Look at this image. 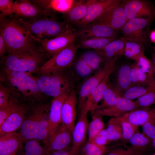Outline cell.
<instances>
[{"instance_id":"cell-1","label":"cell","mask_w":155,"mask_h":155,"mask_svg":"<svg viewBox=\"0 0 155 155\" xmlns=\"http://www.w3.org/2000/svg\"><path fill=\"white\" fill-rule=\"evenodd\" d=\"M51 58L37 43L7 53L1 59L0 63L2 67L10 70L32 74Z\"/></svg>"},{"instance_id":"cell-2","label":"cell","mask_w":155,"mask_h":155,"mask_svg":"<svg viewBox=\"0 0 155 155\" xmlns=\"http://www.w3.org/2000/svg\"><path fill=\"white\" fill-rule=\"evenodd\" d=\"M34 76L40 91L44 95L53 98L69 93L75 89L78 80L73 71L65 70L36 74Z\"/></svg>"},{"instance_id":"cell-3","label":"cell","mask_w":155,"mask_h":155,"mask_svg":"<svg viewBox=\"0 0 155 155\" xmlns=\"http://www.w3.org/2000/svg\"><path fill=\"white\" fill-rule=\"evenodd\" d=\"M0 32L6 44L7 53L37 43L22 25L19 16L14 14L0 19Z\"/></svg>"},{"instance_id":"cell-4","label":"cell","mask_w":155,"mask_h":155,"mask_svg":"<svg viewBox=\"0 0 155 155\" xmlns=\"http://www.w3.org/2000/svg\"><path fill=\"white\" fill-rule=\"evenodd\" d=\"M0 81L24 99L42 102L44 95L40 91L32 74L11 71L2 67Z\"/></svg>"},{"instance_id":"cell-5","label":"cell","mask_w":155,"mask_h":155,"mask_svg":"<svg viewBox=\"0 0 155 155\" xmlns=\"http://www.w3.org/2000/svg\"><path fill=\"white\" fill-rule=\"evenodd\" d=\"M19 17L22 25L36 42L55 38L72 27L65 21H59L49 17H44L33 20Z\"/></svg>"},{"instance_id":"cell-6","label":"cell","mask_w":155,"mask_h":155,"mask_svg":"<svg viewBox=\"0 0 155 155\" xmlns=\"http://www.w3.org/2000/svg\"><path fill=\"white\" fill-rule=\"evenodd\" d=\"M80 47L75 42L54 55L33 74L55 72L69 69L72 66L76 53Z\"/></svg>"},{"instance_id":"cell-7","label":"cell","mask_w":155,"mask_h":155,"mask_svg":"<svg viewBox=\"0 0 155 155\" xmlns=\"http://www.w3.org/2000/svg\"><path fill=\"white\" fill-rule=\"evenodd\" d=\"M50 106L42 102L31 107L18 133L24 142L36 139L40 121L44 116L49 113Z\"/></svg>"},{"instance_id":"cell-8","label":"cell","mask_w":155,"mask_h":155,"mask_svg":"<svg viewBox=\"0 0 155 155\" xmlns=\"http://www.w3.org/2000/svg\"><path fill=\"white\" fill-rule=\"evenodd\" d=\"M119 58L117 57L107 60L103 67L81 84L78 91V108L79 112L90 92L100 84L110 71L115 67L117 61Z\"/></svg>"},{"instance_id":"cell-9","label":"cell","mask_w":155,"mask_h":155,"mask_svg":"<svg viewBox=\"0 0 155 155\" xmlns=\"http://www.w3.org/2000/svg\"><path fill=\"white\" fill-rule=\"evenodd\" d=\"M154 18L128 20L121 30L123 37L127 41L136 43L144 47L148 40L150 25Z\"/></svg>"},{"instance_id":"cell-10","label":"cell","mask_w":155,"mask_h":155,"mask_svg":"<svg viewBox=\"0 0 155 155\" xmlns=\"http://www.w3.org/2000/svg\"><path fill=\"white\" fill-rule=\"evenodd\" d=\"M78 38L77 31L72 27L55 38L37 41L39 45L51 57L64 49Z\"/></svg>"},{"instance_id":"cell-11","label":"cell","mask_w":155,"mask_h":155,"mask_svg":"<svg viewBox=\"0 0 155 155\" xmlns=\"http://www.w3.org/2000/svg\"><path fill=\"white\" fill-rule=\"evenodd\" d=\"M121 1L90 24L108 26L116 30H121L128 21Z\"/></svg>"},{"instance_id":"cell-12","label":"cell","mask_w":155,"mask_h":155,"mask_svg":"<svg viewBox=\"0 0 155 155\" xmlns=\"http://www.w3.org/2000/svg\"><path fill=\"white\" fill-rule=\"evenodd\" d=\"M128 21L135 18H154L155 9L149 1L143 0H122Z\"/></svg>"},{"instance_id":"cell-13","label":"cell","mask_w":155,"mask_h":155,"mask_svg":"<svg viewBox=\"0 0 155 155\" xmlns=\"http://www.w3.org/2000/svg\"><path fill=\"white\" fill-rule=\"evenodd\" d=\"M121 0H87V11L85 17L76 26L79 28L89 24L109 9L121 3Z\"/></svg>"},{"instance_id":"cell-14","label":"cell","mask_w":155,"mask_h":155,"mask_svg":"<svg viewBox=\"0 0 155 155\" xmlns=\"http://www.w3.org/2000/svg\"><path fill=\"white\" fill-rule=\"evenodd\" d=\"M89 111L84 105L80 111L76 123L72 132L73 142L71 150L77 155L81 148L86 142L89 123L87 115Z\"/></svg>"},{"instance_id":"cell-15","label":"cell","mask_w":155,"mask_h":155,"mask_svg":"<svg viewBox=\"0 0 155 155\" xmlns=\"http://www.w3.org/2000/svg\"><path fill=\"white\" fill-rule=\"evenodd\" d=\"M73 142L72 133L61 123L45 144L48 152L71 148Z\"/></svg>"},{"instance_id":"cell-16","label":"cell","mask_w":155,"mask_h":155,"mask_svg":"<svg viewBox=\"0 0 155 155\" xmlns=\"http://www.w3.org/2000/svg\"><path fill=\"white\" fill-rule=\"evenodd\" d=\"M32 3L41 9L45 17L55 18L56 12L67 13L70 9L75 0H32Z\"/></svg>"},{"instance_id":"cell-17","label":"cell","mask_w":155,"mask_h":155,"mask_svg":"<svg viewBox=\"0 0 155 155\" xmlns=\"http://www.w3.org/2000/svg\"><path fill=\"white\" fill-rule=\"evenodd\" d=\"M78 100L75 89L68 95L63 104L61 110L62 123L72 133L75 125Z\"/></svg>"},{"instance_id":"cell-18","label":"cell","mask_w":155,"mask_h":155,"mask_svg":"<svg viewBox=\"0 0 155 155\" xmlns=\"http://www.w3.org/2000/svg\"><path fill=\"white\" fill-rule=\"evenodd\" d=\"M135 101L120 96L114 105L105 108L97 109L92 112V115L119 117L129 112L137 109Z\"/></svg>"},{"instance_id":"cell-19","label":"cell","mask_w":155,"mask_h":155,"mask_svg":"<svg viewBox=\"0 0 155 155\" xmlns=\"http://www.w3.org/2000/svg\"><path fill=\"white\" fill-rule=\"evenodd\" d=\"M24 142L19 133L15 131L0 135V155H16L22 150Z\"/></svg>"},{"instance_id":"cell-20","label":"cell","mask_w":155,"mask_h":155,"mask_svg":"<svg viewBox=\"0 0 155 155\" xmlns=\"http://www.w3.org/2000/svg\"><path fill=\"white\" fill-rule=\"evenodd\" d=\"M77 33L78 38H86L91 37L117 38V30L108 26L90 24L80 28Z\"/></svg>"},{"instance_id":"cell-21","label":"cell","mask_w":155,"mask_h":155,"mask_svg":"<svg viewBox=\"0 0 155 155\" xmlns=\"http://www.w3.org/2000/svg\"><path fill=\"white\" fill-rule=\"evenodd\" d=\"M13 13L28 20L45 17L44 11L30 0H17L14 1Z\"/></svg>"},{"instance_id":"cell-22","label":"cell","mask_w":155,"mask_h":155,"mask_svg":"<svg viewBox=\"0 0 155 155\" xmlns=\"http://www.w3.org/2000/svg\"><path fill=\"white\" fill-rule=\"evenodd\" d=\"M31 107L25 104L20 110L6 118L0 125V135L15 132L20 128Z\"/></svg>"},{"instance_id":"cell-23","label":"cell","mask_w":155,"mask_h":155,"mask_svg":"<svg viewBox=\"0 0 155 155\" xmlns=\"http://www.w3.org/2000/svg\"><path fill=\"white\" fill-rule=\"evenodd\" d=\"M69 94H64L53 98L52 100L49 112L50 132L49 138L62 123V106L64 100Z\"/></svg>"},{"instance_id":"cell-24","label":"cell","mask_w":155,"mask_h":155,"mask_svg":"<svg viewBox=\"0 0 155 155\" xmlns=\"http://www.w3.org/2000/svg\"><path fill=\"white\" fill-rule=\"evenodd\" d=\"M132 124L138 126L150 121H155V108L148 107L139 108L121 116Z\"/></svg>"},{"instance_id":"cell-25","label":"cell","mask_w":155,"mask_h":155,"mask_svg":"<svg viewBox=\"0 0 155 155\" xmlns=\"http://www.w3.org/2000/svg\"><path fill=\"white\" fill-rule=\"evenodd\" d=\"M115 68L110 71L100 84L92 91L87 97L84 105L89 111L92 113L94 111L98 105V103L102 99L104 92L109 84V77Z\"/></svg>"},{"instance_id":"cell-26","label":"cell","mask_w":155,"mask_h":155,"mask_svg":"<svg viewBox=\"0 0 155 155\" xmlns=\"http://www.w3.org/2000/svg\"><path fill=\"white\" fill-rule=\"evenodd\" d=\"M131 65L124 64L118 69L114 89L120 96L127 90L133 86L130 75Z\"/></svg>"},{"instance_id":"cell-27","label":"cell","mask_w":155,"mask_h":155,"mask_svg":"<svg viewBox=\"0 0 155 155\" xmlns=\"http://www.w3.org/2000/svg\"><path fill=\"white\" fill-rule=\"evenodd\" d=\"M88 7L87 0H75L69 10L63 14L65 22L70 25H76L85 17Z\"/></svg>"},{"instance_id":"cell-28","label":"cell","mask_w":155,"mask_h":155,"mask_svg":"<svg viewBox=\"0 0 155 155\" xmlns=\"http://www.w3.org/2000/svg\"><path fill=\"white\" fill-rule=\"evenodd\" d=\"M126 41L123 37L117 38L103 49L94 51L107 61L117 57H120L124 55Z\"/></svg>"},{"instance_id":"cell-29","label":"cell","mask_w":155,"mask_h":155,"mask_svg":"<svg viewBox=\"0 0 155 155\" xmlns=\"http://www.w3.org/2000/svg\"><path fill=\"white\" fill-rule=\"evenodd\" d=\"M152 140L139 131L135 133L130 139L129 142L133 155H142L151 146Z\"/></svg>"},{"instance_id":"cell-30","label":"cell","mask_w":155,"mask_h":155,"mask_svg":"<svg viewBox=\"0 0 155 155\" xmlns=\"http://www.w3.org/2000/svg\"><path fill=\"white\" fill-rule=\"evenodd\" d=\"M105 131L109 143L121 140L122 130L121 117L111 118L108 122Z\"/></svg>"},{"instance_id":"cell-31","label":"cell","mask_w":155,"mask_h":155,"mask_svg":"<svg viewBox=\"0 0 155 155\" xmlns=\"http://www.w3.org/2000/svg\"><path fill=\"white\" fill-rule=\"evenodd\" d=\"M116 39V38L104 37H91L81 39L78 44L80 47L84 49H92L95 50H100Z\"/></svg>"},{"instance_id":"cell-32","label":"cell","mask_w":155,"mask_h":155,"mask_svg":"<svg viewBox=\"0 0 155 155\" xmlns=\"http://www.w3.org/2000/svg\"><path fill=\"white\" fill-rule=\"evenodd\" d=\"M130 73L133 86H148L155 80L143 72L135 63L131 65Z\"/></svg>"},{"instance_id":"cell-33","label":"cell","mask_w":155,"mask_h":155,"mask_svg":"<svg viewBox=\"0 0 155 155\" xmlns=\"http://www.w3.org/2000/svg\"><path fill=\"white\" fill-rule=\"evenodd\" d=\"M18 155H48V152L40 145L39 141L35 139L28 140Z\"/></svg>"},{"instance_id":"cell-34","label":"cell","mask_w":155,"mask_h":155,"mask_svg":"<svg viewBox=\"0 0 155 155\" xmlns=\"http://www.w3.org/2000/svg\"><path fill=\"white\" fill-rule=\"evenodd\" d=\"M11 92L12 97L8 105L0 109V125L9 116L20 110L25 104L20 101V96Z\"/></svg>"},{"instance_id":"cell-35","label":"cell","mask_w":155,"mask_h":155,"mask_svg":"<svg viewBox=\"0 0 155 155\" xmlns=\"http://www.w3.org/2000/svg\"><path fill=\"white\" fill-rule=\"evenodd\" d=\"M155 87V80L148 86H132L123 93L120 96L133 100L141 97Z\"/></svg>"},{"instance_id":"cell-36","label":"cell","mask_w":155,"mask_h":155,"mask_svg":"<svg viewBox=\"0 0 155 155\" xmlns=\"http://www.w3.org/2000/svg\"><path fill=\"white\" fill-rule=\"evenodd\" d=\"M80 56L92 69L94 71H96L100 68L103 63L107 61L97 52L88 51L84 53Z\"/></svg>"},{"instance_id":"cell-37","label":"cell","mask_w":155,"mask_h":155,"mask_svg":"<svg viewBox=\"0 0 155 155\" xmlns=\"http://www.w3.org/2000/svg\"><path fill=\"white\" fill-rule=\"evenodd\" d=\"M120 96L113 86L109 84L103 94L102 102L100 105L98 106L96 110L105 108L114 105Z\"/></svg>"},{"instance_id":"cell-38","label":"cell","mask_w":155,"mask_h":155,"mask_svg":"<svg viewBox=\"0 0 155 155\" xmlns=\"http://www.w3.org/2000/svg\"><path fill=\"white\" fill-rule=\"evenodd\" d=\"M73 68L74 71H72L78 79L87 78L94 72L80 56L75 63Z\"/></svg>"},{"instance_id":"cell-39","label":"cell","mask_w":155,"mask_h":155,"mask_svg":"<svg viewBox=\"0 0 155 155\" xmlns=\"http://www.w3.org/2000/svg\"><path fill=\"white\" fill-rule=\"evenodd\" d=\"M144 47L138 44L133 42L126 41L124 55L126 57L135 61L144 54Z\"/></svg>"},{"instance_id":"cell-40","label":"cell","mask_w":155,"mask_h":155,"mask_svg":"<svg viewBox=\"0 0 155 155\" xmlns=\"http://www.w3.org/2000/svg\"><path fill=\"white\" fill-rule=\"evenodd\" d=\"M107 150L106 147L98 146L88 140L81 147L77 155H104Z\"/></svg>"},{"instance_id":"cell-41","label":"cell","mask_w":155,"mask_h":155,"mask_svg":"<svg viewBox=\"0 0 155 155\" xmlns=\"http://www.w3.org/2000/svg\"><path fill=\"white\" fill-rule=\"evenodd\" d=\"M104 126L102 117L92 115V121L88 125V140H91L96 134L104 128Z\"/></svg>"},{"instance_id":"cell-42","label":"cell","mask_w":155,"mask_h":155,"mask_svg":"<svg viewBox=\"0 0 155 155\" xmlns=\"http://www.w3.org/2000/svg\"><path fill=\"white\" fill-rule=\"evenodd\" d=\"M121 118L122 130L121 140L124 143H129L131 138L135 133L139 131L138 126L132 124L122 116Z\"/></svg>"},{"instance_id":"cell-43","label":"cell","mask_w":155,"mask_h":155,"mask_svg":"<svg viewBox=\"0 0 155 155\" xmlns=\"http://www.w3.org/2000/svg\"><path fill=\"white\" fill-rule=\"evenodd\" d=\"M135 63L144 73L151 78H155V72L152 62L144 54L135 61Z\"/></svg>"},{"instance_id":"cell-44","label":"cell","mask_w":155,"mask_h":155,"mask_svg":"<svg viewBox=\"0 0 155 155\" xmlns=\"http://www.w3.org/2000/svg\"><path fill=\"white\" fill-rule=\"evenodd\" d=\"M137 109L150 106L155 104V87L135 101Z\"/></svg>"},{"instance_id":"cell-45","label":"cell","mask_w":155,"mask_h":155,"mask_svg":"<svg viewBox=\"0 0 155 155\" xmlns=\"http://www.w3.org/2000/svg\"><path fill=\"white\" fill-rule=\"evenodd\" d=\"M0 81V109L7 106L12 97L11 88L5 84Z\"/></svg>"},{"instance_id":"cell-46","label":"cell","mask_w":155,"mask_h":155,"mask_svg":"<svg viewBox=\"0 0 155 155\" xmlns=\"http://www.w3.org/2000/svg\"><path fill=\"white\" fill-rule=\"evenodd\" d=\"M13 3L12 0H0V19L13 15Z\"/></svg>"},{"instance_id":"cell-47","label":"cell","mask_w":155,"mask_h":155,"mask_svg":"<svg viewBox=\"0 0 155 155\" xmlns=\"http://www.w3.org/2000/svg\"><path fill=\"white\" fill-rule=\"evenodd\" d=\"M90 141L98 146L106 147V145L109 143L106 136L105 129H103Z\"/></svg>"},{"instance_id":"cell-48","label":"cell","mask_w":155,"mask_h":155,"mask_svg":"<svg viewBox=\"0 0 155 155\" xmlns=\"http://www.w3.org/2000/svg\"><path fill=\"white\" fill-rule=\"evenodd\" d=\"M142 126L144 134L152 140L155 139V121L147 122Z\"/></svg>"},{"instance_id":"cell-49","label":"cell","mask_w":155,"mask_h":155,"mask_svg":"<svg viewBox=\"0 0 155 155\" xmlns=\"http://www.w3.org/2000/svg\"><path fill=\"white\" fill-rule=\"evenodd\" d=\"M104 155H133V153L130 147L126 148H119L107 150Z\"/></svg>"},{"instance_id":"cell-50","label":"cell","mask_w":155,"mask_h":155,"mask_svg":"<svg viewBox=\"0 0 155 155\" xmlns=\"http://www.w3.org/2000/svg\"><path fill=\"white\" fill-rule=\"evenodd\" d=\"M48 155H76L72 152L71 147L59 150L48 152Z\"/></svg>"},{"instance_id":"cell-51","label":"cell","mask_w":155,"mask_h":155,"mask_svg":"<svg viewBox=\"0 0 155 155\" xmlns=\"http://www.w3.org/2000/svg\"><path fill=\"white\" fill-rule=\"evenodd\" d=\"M7 53L6 44L2 35L0 34V57L1 59Z\"/></svg>"},{"instance_id":"cell-52","label":"cell","mask_w":155,"mask_h":155,"mask_svg":"<svg viewBox=\"0 0 155 155\" xmlns=\"http://www.w3.org/2000/svg\"><path fill=\"white\" fill-rule=\"evenodd\" d=\"M149 38L152 42L155 43V30L151 32L150 34Z\"/></svg>"},{"instance_id":"cell-53","label":"cell","mask_w":155,"mask_h":155,"mask_svg":"<svg viewBox=\"0 0 155 155\" xmlns=\"http://www.w3.org/2000/svg\"><path fill=\"white\" fill-rule=\"evenodd\" d=\"M152 63L155 72V54H154L152 58Z\"/></svg>"},{"instance_id":"cell-54","label":"cell","mask_w":155,"mask_h":155,"mask_svg":"<svg viewBox=\"0 0 155 155\" xmlns=\"http://www.w3.org/2000/svg\"><path fill=\"white\" fill-rule=\"evenodd\" d=\"M153 144H154V145L155 147V139H154V140H153Z\"/></svg>"},{"instance_id":"cell-55","label":"cell","mask_w":155,"mask_h":155,"mask_svg":"<svg viewBox=\"0 0 155 155\" xmlns=\"http://www.w3.org/2000/svg\"><path fill=\"white\" fill-rule=\"evenodd\" d=\"M154 54H155V46L154 47Z\"/></svg>"},{"instance_id":"cell-56","label":"cell","mask_w":155,"mask_h":155,"mask_svg":"<svg viewBox=\"0 0 155 155\" xmlns=\"http://www.w3.org/2000/svg\"><path fill=\"white\" fill-rule=\"evenodd\" d=\"M153 155H155V153Z\"/></svg>"},{"instance_id":"cell-57","label":"cell","mask_w":155,"mask_h":155,"mask_svg":"<svg viewBox=\"0 0 155 155\" xmlns=\"http://www.w3.org/2000/svg\"></svg>"}]
</instances>
